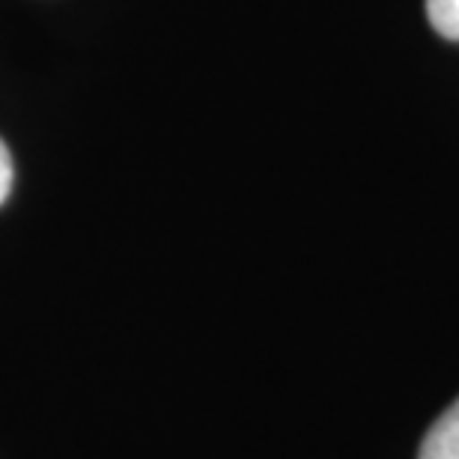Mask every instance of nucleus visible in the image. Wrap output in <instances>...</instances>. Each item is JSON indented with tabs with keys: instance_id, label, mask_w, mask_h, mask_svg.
Segmentation results:
<instances>
[{
	"instance_id": "3",
	"label": "nucleus",
	"mask_w": 459,
	"mask_h": 459,
	"mask_svg": "<svg viewBox=\"0 0 459 459\" xmlns=\"http://www.w3.org/2000/svg\"><path fill=\"white\" fill-rule=\"evenodd\" d=\"M13 177H15V168H13V155H9L6 143L0 141V206L6 204L9 191H13Z\"/></svg>"
},
{
	"instance_id": "1",
	"label": "nucleus",
	"mask_w": 459,
	"mask_h": 459,
	"mask_svg": "<svg viewBox=\"0 0 459 459\" xmlns=\"http://www.w3.org/2000/svg\"><path fill=\"white\" fill-rule=\"evenodd\" d=\"M418 459H459V400L429 427Z\"/></svg>"
},
{
	"instance_id": "2",
	"label": "nucleus",
	"mask_w": 459,
	"mask_h": 459,
	"mask_svg": "<svg viewBox=\"0 0 459 459\" xmlns=\"http://www.w3.org/2000/svg\"><path fill=\"white\" fill-rule=\"evenodd\" d=\"M427 18L438 36L459 42V0H427Z\"/></svg>"
}]
</instances>
